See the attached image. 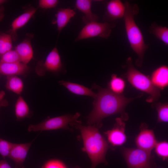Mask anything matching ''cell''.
I'll list each match as a JSON object with an SVG mask.
<instances>
[{
    "label": "cell",
    "mask_w": 168,
    "mask_h": 168,
    "mask_svg": "<svg viewBox=\"0 0 168 168\" xmlns=\"http://www.w3.org/2000/svg\"><path fill=\"white\" fill-rule=\"evenodd\" d=\"M92 89H97L98 93L93 102L94 108L87 117V123L90 125L96 124L101 126L102 120L109 116L119 114L123 121L128 119V116L125 109L126 106L134 99L128 98L123 94H115L108 88H103L96 84H93Z\"/></svg>",
    "instance_id": "1"
},
{
    "label": "cell",
    "mask_w": 168,
    "mask_h": 168,
    "mask_svg": "<svg viewBox=\"0 0 168 168\" xmlns=\"http://www.w3.org/2000/svg\"><path fill=\"white\" fill-rule=\"evenodd\" d=\"M72 123L80 131L83 141V150L87 153L91 162V168H95L100 163L107 164L105 156L109 146L96 127L83 126L80 122Z\"/></svg>",
    "instance_id": "2"
},
{
    "label": "cell",
    "mask_w": 168,
    "mask_h": 168,
    "mask_svg": "<svg viewBox=\"0 0 168 168\" xmlns=\"http://www.w3.org/2000/svg\"><path fill=\"white\" fill-rule=\"evenodd\" d=\"M124 4L125 11L123 18L127 37L131 47L138 56L135 64L141 67L148 46L145 44L142 33L134 19V16L138 13L139 8L136 4L132 5L128 2Z\"/></svg>",
    "instance_id": "3"
},
{
    "label": "cell",
    "mask_w": 168,
    "mask_h": 168,
    "mask_svg": "<svg viewBox=\"0 0 168 168\" xmlns=\"http://www.w3.org/2000/svg\"><path fill=\"white\" fill-rule=\"evenodd\" d=\"M127 65L128 69L125 76L130 84L137 89L149 95L147 102L157 101L160 96V90L154 86L150 78L135 67L130 57L127 59Z\"/></svg>",
    "instance_id": "4"
},
{
    "label": "cell",
    "mask_w": 168,
    "mask_h": 168,
    "mask_svg": "<svg viewBox=\"0 0 168 168\" xmlns=\"http://www.w3.org/2000/svg\"><path fill=\"white\" fill-rule=\"evenodd\" d=\"M80 115L79 113H77L74 115L67 114L48 118L38 124L30 125L27 129L28 131L30 132L69 129L68 125L69 124L80 122L77 120V119Z\"/></svg>",
    "instance_id": "5"
},
{
    "label": "cell",
    "mask_w": 168,
    "mask_h": 168,
    "mask_svg": "<svg viewBox=\"0 0 168 168\" xmlns=\"http://www.w3.org/2000/svg\"><path fill=\"white\" fill-rule=\"evenodd\" d=\"M122 154L128 168H152L151 152L139 148L123 147Z\"/></svg>",
    "instance_id": "6"
},
{
    "label": "cell",
    "mask_w": 168,
    "mask_h": 168,
    "mask_svg": "<svg viewBox=\"0 0 168 168\" xmlns=\"http://www.w3.org/2000/svg\"><path fill=\"white\" fill-rule=\"evenodd\" d=\"M113 26L107 22H90L83 27L75 41L96 37L107 39L110 35Z\"/></svg>",
    "instance_id": "7"
},
{
    "label": "cell",
    "mask_w": 168,
    "mask_h": 168,
    "mask_svg": "<svg viewBox=\"0 0 168 168\" xmlns=\"http://www.w3.org/2000/svg\"><path fill=\"white\" fill-rule=\"evenodd\" d=\"M63 69V65L58 50L56 47L54 48L47 55L41 68L36 71L40 76L44 75L46 71L57 73Z\"/></svg>",
    "instance_id": "8"
},
{
    "label": "cell",
    "mask_w": 168,
    "mask_h": 168,
    "mask_svg": "<svg viewBox=\"0 0 168 168\" xmlns=\"http://www.w3.org/2000/svg\"><path fill=\"white\" fill-rule=\"evenodd\" d=\"M135 142L138 148L151 152L157 142L153 131L148 129L145 124H141Z\"/></svg>",
    "instance_id": "9"
},
{
    "label": "cell",
    "mask_w": 168,
    "mask_h": 168,
    "mask_svg": "<svg viewBox=\"0 0 168 168\" xmlns=\"http://www.w3.org/2000/svg\"><path fill=\"white\" fill-rule=\"evenodd\" d=\"M123 121L120 118H116L114 128L105 133L109 142L113 146H121L126 141L125 124Z\"/></svg>",
    "instance_id": "10"
},
{
    "label": "cell",
    "mask_w": 168,
    "mask_h": 168,
    "mask_svg": "<svg viewBox=\"0 0 168 168\" xmlns=\"http://www.w3.org/2000/svg\"><path fill=\"white\" fill-rule=\"evenodd\" d=\"M33 141L22 144L13 143L9 151L8 157L14 161L15 168H23V164Z\"/></svg>",
    "instance_id": "11"
},
{
    "label": "cell",
    "mask_w": 168,
    "mask_h": 168,
    "mask_svg": "<svg viewBox=\"0 0 168 168\" xmlns=\"http://www.w3.org/2000/svg\"><path fill=\"white\" fill-rule=\"evenodd\" d=\"M28 69L27 64L22 62L7 63L0 62V74L7 76L24 75Z\"/></svg>",
    "instance_id": "12"
},
{
    "label": "cell",
    "mask_w": 168,
    "mask_h": 168,
    "mask_svg": "<svg viewBox=\"0 0 168 168\" xmlns=\"http://www.w3.org/2000/svg\"><path fill=\"white\" fill-rule=\"evenodd\" d=\"M150 79L154 85L159 89H163L168 85V68L165 65L156 68L152 72Z\"/></svg>",
    "instance_id": "13"
},
{
    "label": "cell",
    "mask_w": 168,
    "mask_h": 168,
    "mask_svg": "<svg viewBox=\"0 0 168 168\" xmlns=\"http://www.w3.org/2000/svg\"><path fill=\"white\" fill-rule=\"evenodd\" d=\"M91 3L90 0H77L76 2V8L84 14L82 20L86 24L98 20V16L92 12Z\"/></svg>",
    "instance_id": "14"
},
{
    "label": "cell",
    "mask_w": 168,
    "mask_h": 168,
    "mask_svg": "<svg viewBox=\"0 0 168 168\" xmlns=\"http://www.w3.org/2000/svg\"><path fill=\"white\" fill-rule=\"evenodd\" d=\"M107 15L113 20L123 18L125 11V6L119 0H112L107 4Z\"/></svg>",
    "instance_id": "15"
},
{
    "label": "cell",
    "mask_w": 168,
    "mask_h": 168,
    "mask_svg": "<svg viewBox=\"0 0 168 168\" xmlns=\"http://www.w3.org/2000/svg\"><path fill=\"white\" fill-rule=\"evenodd\" d=\"M58 83L73 94L90 96L94 99L96 96L97 93L93 91L91 89L82 85L64 80L59 81Z\"/></svg>",
    "instance_id": "16"
},
{
    "label": "cell",
    "mask_w": 168,
    "mask_h": 168,
    "mask_svg": "<svg viewBox=\"0 0 168 168\" xmlns=\"http://www.w3.org/2000/svg\"><path fill=\"white\" fill-rule=\"evenodd\" d=\"M75 14V11L70 8H61L58 11L55 15L56 19L53 22L56 24L59 33Z\"/></svg>",
    "instance_id": "17"
},
{
    "label": "cell",
    "mask_w": 168,
    "mask_h": 168,
    "mask_svg": "<svg viewBox=\"0 0 168 168\" xmlns=\"http://www.w3.org/2000/svg\"><path fill=\"white\" fill-rule=\"evenodd\" d=\"M22 63L27 64L32 58L33 52L30 41L25 40L18 44L15 49Z\"/></svg>",
    "instance_id": "18"
},
{
    "label": "cell",
    "mask_w": 168,
    "mask_h": 168,
    "mask_svg": "<svg viewBox=\"0 0 168 168\" xmlns=\"http://www.w3.org/2000/svg\"><path fill=\"white\" fill-rule=\"evenodd\" d=\"M15 112L17 120L29 118L31 115V112L28 104L21 96L19 97L15 104Z\"/></svg>",
    "instance_id": "19"
},
{
    "label": "cell",
    "mask_w": 168,
    "mask_h": 168,
    "mask_svg": "<svg viewBox=\"0 0 168 168\" xmlns=\"http://www.w3.org/2000/svg\"><path fill=\"white\" fill-rule=\"evenodd\" d=\"M36 10V8H31L16 18L12 23V30L15 31L24 26L35 13Z\"/></svg>",
    "instance_id": "20"
},
{
    "label": "cell",
    "mask_w": 168,
    "mask_h": 168,
    "mask_svg": "<svg viewBox=\"0 0 168 168\" xmlns=\"http://www.w3.org/2000/svg\"><path fill=\"white\" fill-rule=\"evenodd\" d=\"M148 31L165 45H168V28L167 27L159 26L154 22L150 26Z\"/></svg>",
    "instance_id": "21"
},
{
    "label": "cell",
    "mask_w": 168,
    "mask_h": 168,
    "mask_svg": "<svg viewBox=\"0 0 168 168\" xmlns=\"http://www.w3.org/2000/svg\"><path fill=\"white\" fill-rule=\"evenodd\" d=\"M125 85V82L123 78L116 74H113L108 83V89L115 94L121 95L123 94Z\"/></svg>",
    "instance_id": "22"
},
{
    "label": "cell",
    "mask_w": 168,
    "mask_h": 168,
    "mask_svg": "<svg viewBox=\"0 0 168 168\" xmlns=\"http://www.w3.org/2000/svg\"><path fill=\"white\" fill-rule=\"evenodd\" d=\"M7 89L17 94H20L22 92L24 84L22 80L16 76L7 77L6 83Z\"/></svg>",
    "instance_id": "23"
},
{
    "label": "cell",
    "mask_w": 168,
    "mask_h": 168,
    "mask_svg": "<svg viewBox=\"0 0 168 168\" xmlns=\"http://www.w3.org/2000/svg\"><path fill=\"white\" fill-rule=\"evenodd\" d=\"M12 47L11 36L5 33L0 34V56L12 50Z\"/></svg>",
    "instance_id": "24"
},
{
    "label": "cell",
    "mask_w": 168,
    "mask_h": 168,
    "mask_svg": "<svg viewBox=\"0 0 168 168\" xmlns=\"http://www.w3.org/2000/svg\"><path fill=\"white\" fill-rule=\"evenodd\" d=\"M157 112V123L167 122L168 121V105L167 103L160 102L155 105Z\"/></svg>",
    "instance_id": "25"
},
{
    "label": "cell",
    "mask_w": 168,
    "mask_h": 168,
    "mask_svg": "<svg viewBox=\"0 0 168 168\" xmlns=\"http://www.w3.org/2000/svg\"><path fill=\"white\" fill-rule=\"evenodd\" d=\"M0 62L13 63L21 62L18 54L15 50H11L1 56Z\"/></svg>",
    "instance_id": "26"
},
{
    "label": "cell",
    "mask_w": 168,
    "mask_h": 168,
    "mask_svg": "<svg viewBox=\"0 0 168 168\" xmlns=\"http://www.w3.org/2000/svg\"><path fill=\"white\" fill-rule=\"evenodd\" d=\"M154 148L157 155L162 160H167L168 157V143L166 141L157 142Z\"/></svg>",
    "instance_id": "27"
},
{
    "label": "cell",
    "mask_w": 168,
    "mask_h": 168,
    "mask_svg": "<svg viewBox=\"0 0 168 168\" xmlns=\"http://www.w3.org/2000/svg\"><path fill=\"white\" fill-rule=\"evenodd\" d=\"M13 143L0 138V154L4 159L8 157Z\"/></svg>",
    "instance_id": "28"
},
{
    "label": "cell",
    "mask_w": 168,
    "mask_h": 168,
    "mask_svg": "<svg viewBox=\"0 0 168 168\" xmlns=\"http://www.w3.org/2000/svg\"><path fill=\"white\" fill-rule=\"evenodd\" d=\"M58 2L57 0H40L39 2V6L44 9L51 8L56 7Z\"/></svg>",
    "instance_id": "29"
},
{
    "label": "cell",
    "mask_w": 168,
    "mask_h": 168,
    "mask_svg": "<svg viewBox=\"0 0 168 168\" xmlns=\"http://www.w3.org/2000/svg\"><path fill=\"white\" fill-rule=\"evenodd\" d=\"M44 168H66L64 164L57 160H51L47 162Z\"/></svg>",
    "instance_id": "30"
},
{
    "label": "cell",
    "mask_w": 168,
    "mask_h": 168,
    "mask_svg": "<svg viewBox=\"0 0 168 168\" xmlns=\"http://www.w3.org/2000/svg\"><path fill=\"white\" fill-rule=\"evenodd\" d=\"M5 95L4 91H0V109L2 107H6L8 105L7 100L5 98Z\"/></svg>",
    "instance_id": "31"
},
{
    "label": "cell",
    "mask_w": 168,
    "mask_h": 168,
    "mask_svg": "<svg viewBox=\"0 0 168 168\" xmlns=\"http://www.w3.org/2000/svg\"><path fill=\"white\" fill-rule=\"evenodd\" d=\"M0 168H12L5 159L0 161Z\"/></svg>",
    "instance_id": "32"
},
{
    "label": "cell",
    "mask_w": 168,
    "mask_h": 168,
    "mask_svg": "<svg viewBox=\"0 0 168 168\" xmlns=\"http://www.w3.org/2000/svg\"><path fill=\"white\" fill-rule=\"evenodd\" d=\"M4 9L3 7H0V21L3 19L4 16Z\"/></svg>",
    "instance_id": "33"
},
{
    "label": "cell",
    "mask_w": 168,
    "mask_h": 168,
    "mask_svg": "<svg viewBox=\"0 0 168 168\" xmlns=\"http://www.w3.org/2000/svg\"><path fill=\"white\" fill-rule=\"evenodd\" d=\"M6 1L5 0H0V6L4 3Z\"/></svg>",
    "instance_id": "34"
}]
</instances>
